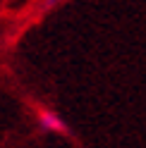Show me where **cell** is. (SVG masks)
Masks as SVG:
<instances>
[{
    "label": "cell",
    "mask_w": 146,
    "mask_h": 148,
    "mask_svg": "<svg viewBox=\"0 0 146 148\" xmlns=\"http://www.w3.org/2000/svg\"><path fill=\"white\" fill-rule=\"evenodd\" d=\"M39 124L43 129H48V132H65V124H62V119L58 115L48 112V110H41L39 112Z\"/></svg>",
    "instance_id": "cell-1"
}]
</instances>
